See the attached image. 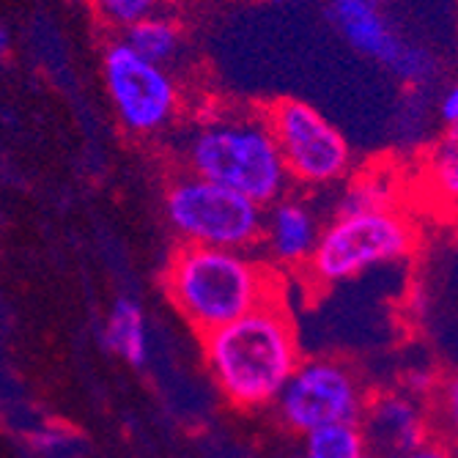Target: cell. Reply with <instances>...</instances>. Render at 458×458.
I'll list each match as a JSON object with an SVG mask.
<instances>
[{
  "label": "cell",
  "instance_id": "7",
  "mask_svg": "<svg viewBox=\"0 0 458 458\" xmlns=\"http://www.w3.org/2000/svg\"><path fill=\"white\" fill-rule=\"evenodd\" d=\"M267 123L288 182L300 187H329L352 171L354 157L346 135L313 105L283 99L267 113Z\"/></svg>",
  "mask_w": 458,
  "mask_h": 458
},
{
  "label": "cell",
  "instance_id": "15",
  "mask_svg": "<svg viewBox=\"0 0 458 458\" xmlns=\"http://www.w3.org/2000/svg\"><path fill=\"white\" fill-rule=\"evenodd\" d=\"M123 45L135 50L140 58L162 66L168 58H174V53L179 47V28L171 20L151 14V17L135 22L132 28H127Z\"/></svg>",
  "mask_w": 458,
  "mask_h": 458
},
{
  "label": "cell",
  "instance_id": "14",
  "mask_svg": "<svg viewBox=\"0 0 458 458\" xmlns=\"http://www.w3.org/2000/svg\"><path fill=\"white\" fill-rule=\"evenodd\" d=\"M368 445L360 423L321 426L302 434V458H365Z\"/></svg>",
  "mask_w": 458,
  "mask_h": 458
},
{
  "label": "cell",
  "instance_id": "6",
  "mask_svg": "<svg viewBox=\"0 0 458 458\" xmlns=\"http://www.w3.org/2000/svg\"><path fill=\"white\" fill-rule=\"evenodd\" d=\"M368 403L360 370L341 357H302L272 403L277 420L294 434L321 426L357 423Z\"/></svg>",
  "mask_w": 458,
  "mask_h": 458
},
{
  "label": "cell",
  "instance_id": "19",
  "mask_svg": "<svg viewBox=\"0 0 458 458\" xmlns=\"http://www.w3.org/2000/svg\"><path fill=\"white\" fill-rule=\"evenodd\" d=\"M401 458H455V455H453V450H450L445 442H439V439H428L426 445L414 447L411 453H406V455H401Z\"/></svg>",
  "mask_w": 458,
  "mask_h": 458
},
{
  "label": "cell",
  "instance_id": "2",
  "mask_svg": "<svg viewBox=\"0 0 458 458\" xmlns=\"http://www.w3.org/2000/svg\"><path fill=\"white\" fill-rule=\"evenodd\" d=\"M162 291L200 338L283 297L277 272L253 250L182 244L162 272Z\"/></svg>",
  "mask_w": 458,
  "mask_h": 458
},
{
  "label": "cell",
  "instance_id": "9",
  "mask_svg": "<svg viewBox=\"0 0 458 458\" xmlns=\"http://www.w3.org/2000/svg\"><path fill=\"white\" fill-rule=\"evenodd\" d=\"M379 4L382 0H329V17L357 53L382 61L406 82H426L437 69L434 58L403 45L382 17Z\"/></svg>",
  "mask_w": 458,
  "mask_h": 458
},
{
  "label": "cell",
  "instance_id": "10",
  "mask_svg": "<svg viewBox=\"0 0 458 458\" xmlns=\"http://www.w3.org/2000/svg\"><path fill=\"white\" fill-rule=\"evenodd\" d=\"M357 423L365 437L368 453L377 458H401L431 439L423 401L403 390L368 395Z\"/></svg>",
  "mask_w": 458,
  "mask_h": 458
},
{
  "label": "cell",
  "instance_id": "1",
  "mask_svg": "<svg viewBox=\"0 0 458 458\" xmlns=\"http://www.w3.org/2000/svg\"><path fill=\"white\" fill-rule=\"evenodd\" d=\"M203 360L233 409H269L302 360L294 316L285 300L275 297L206 335Z\"/></svg>",
  "mask_w": 458,
  "mask_h": 458
},
{
  "label": "cell",
  "instance_id": "20",
  "mask_svg": "<svg viewBox=\"0 0 458 458\" xmlns=\"http://www.w3.org/2000/svg\"><path fill=\"white\" fill-rule=\"evenodd\" d=\"M6 50H9V30L0 28V58L6 55Z\"/></svg>",
  "mask_w": 458,
  "mask_h": 458
},
{
  "label": "cell",
  "instance_id": "12",
  "mask_svg": "<svg viewBox=\"0 0 458 458\" xmlns=\"http://www.w3.org/2000/svg\"><path fill=\"white\" fill-rule=\"evenodd\" d=\"M105 349L113 352L132 368H143L148 360V321L146 310L132 297H118L110 305L105 329H102Z\"/></svg>",
  "mask_w": 458,
  "mask_h": 458
},
{
  "label": "cell",
  "instance_id": "16",
  "mask_svg": "<svg viewBox=\"0 0 458 458\" xmlns=\"http://www.w3.org/2000/svg\"><path fill=\"white\" fill-rule=\"evenodd\" d=\"M426 176L439 200L453 203L458 198V138L455 132H447V138H442L431 148L428 162H426Z\"/></svg>",
  "mask_w": 458,
  "mask_h": 458
},
{
  "label": "cell",
  "instance_id": "18",
  "mask_svg": "<svg viewBox=\"0 0 458 458\" xmlns=\"http://www.w3.org/2000/svg\"><path fill=\"white\" fill-rule=\"evenodd\" d=\"M439 118L450 127V132H455L458 123V89H447L439 99Z\"/></svg>",
  "mask_w": 458,
  "mask_h": 458
},
{
  "label": "cell",
  "instance_id": "8",
  "mask_svg": "<svg viewBox=\"0 0 458 458\" xmlns=\"http://www.w3.org/2000/svg\"><path fill=\"white\" fill-rule=\"evenodd\" d=\"M105 86L121 123L135 135H157L174 121L179 91L159 64L140 58L123 41L105 53Z\"/></svg>",
  "mask_w": 458,
  "mask_h": 458
},
{
  "label": "cell",
  "instance_id": "3",
  "mask_svg": "<svg viewBox=\"0 0 458 458\" xmlns=\"http://www.w3.org/2000/svg\"><path fill=\"white\" fill-rule=\"evenodd\" d=\"M187 174L244 195L267 209L288 195V174L267 115H217L203 121L184 146Z\"/></svg>",
  "mask_w": 458,
  "mask_h": 458
},
{
  "label": "cell",
  "instance_id": "21",
  "mask_svg": "<svg viewBox=\"0 0 458 458\" xmlns=\"http://www.w3.org/2000/svg\"><path fill=\"white\" fill-rule=\"evenodd\" d=\"M365 458H377V455H370V453H368V455H365Z\"/></svg>",
  "mask_w": 458,
  "mask_h": 458
},
{
  "label": "cell",
  "instance_id": "11",
  "mask_svg": "<svg viewBox=\"0 0 458 458\" xmlns=\"http://www.w3.org/2000/svg\"><path fill=\"white\" fill-rule=\"evenodd\" d=\"M318 233L321 225L310 206L302 198L283 195L264 209L259 244L264 247L269 269L297 272L308 267Z\"/></svg>",
  "mask_w": 458,
  "mask_h": 458
},
{
  "label": "cell",
  "instance_id": "17",
  "mask_svg": "<svg viewBox=\"0 0 458 458\" xmlns=\"http://www.w3.org/2000/svg\"><path fill=\"white\" fill-rule=\"evenodd\" d=\"M157 4L159 0H97V9L107 22L118 28H132L135 22L151 17Z\"/></svg>",
  "mask_w": 458,
  "mask_h": 458
},
{
  "label": "cell",
  "instance_id": "4",
  "mask_svg": "<svg viewBox=\"0 0 458 458\" xmlns=\"http://www.w3.org/2000/svg\"><path fill=\"white\" fill-rule=\"evenodd\" d=\"M418 239V225L401 209L335 215L321 228L305 272L318 285H335L368 269L403 261L414 253Z\"/></svg>",
  "mask_w": 458,
  "mask_h": 458
},
{
  "label": "cell",
  "instance_id": "13",
  "mask_svg": "<svg viewBox=\"0 0 458 458\" xmlns=\"http://www.w3.org/2000/svg\"><path fill=\"white\" fill-rule=\"evenodd\" d=\"M385 209H401L398 174L370 168L349 182L335 215H362V212H385Z\"/></svg>",
  "mask_w": 458,
  "mask_h": 458
},
{
  "label": "cell",
  "instance_id": "5",
  "mask_svg": "<svg viewBox=\"0 0 458 458\" xmlns=\"http://www.w3.org/2000/svg\"><path fill=\"white\" fill-rule=\"evenodd\" d=\"M165 217L182 244L253 250L261 239L264 209L233 190L182 174L165 190Z\"/></svg>",
  "mask_w": 458,
  "mask_h": 458
}]
</instances>
